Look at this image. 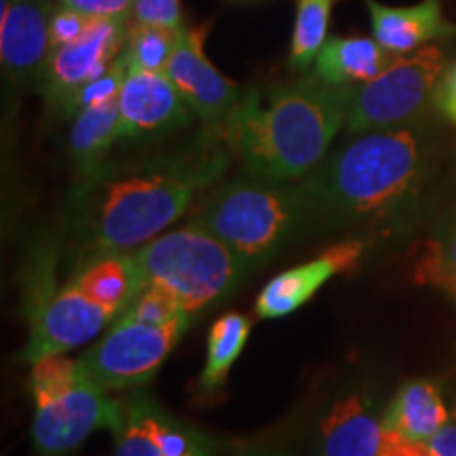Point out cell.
<instances>
[{"label":"cell","mask_w":456,"mask_h":456,"mask_svg":"<svg viewBox=\"0 0 456 456\" xmlns=\"http://www.w3.org/2000/svg\"><path fill=\"white\" fill-rule=\"evenodd\" d=\"M191 323L192 315L152 322L121 313L78 359L102 389H138L161 370Z\"/></svg>","instance_id":"9c48e42d"},{"label":"cell","mask_w":456,"mask_h":456,"mask_svg":"<svg viewBox=\"0 0 456 456\" xmlns=\"http://www.w3.org/2000/svg\"><path fill=\"white\" fill-rule=\"evenodd\" d=\"M134 256L144 285L161 288L192 317L228 298L252 271L248 262L195 222L159 235Z\"/></svg>","instance_id":"52a82bcc"},{"label":"cell","mask_w":456,"mask_h":456,"mask_svg":"<svg viewBox=\"0 0 456 456\" xmlns=\"http://www.w3.org/2000/svg\"><path fill=\"white\" fill-rule=\"evenodd\" d=\"M32 444L38 456H66L95 431H112L123 397H108L81 359L47 355L32 363Z\"/></svg>","instance_id":"8992f818"},{"label":"cell","mask_w":456,"mask_h":456,"mask_svg":"<svg viewBox=\"0 0 456 456\" xmlns=\"http://www.w3.org/2000/svg\"><path fill=\"white\" fill-rule=\"evenodd\" d=\"M444 70L446 55L440 45L429 43L412 53L393 57L379 77L351 87L346 131L368 134L414 121L436 98Z\"/></svg>","instance_id":"ba28073f"},{"label":"cell","mask_w":456,"mask_h":456,"mask_svg":"<svg viewBox=\"0 0 456 456\" xmlns=\"http://www.w3.org/2000/svg\"><path fill=\"white\" fill-rule=\"evenodd\" d=\"M226 165L228 155L220 151L106 163L74 184V243L87 258L142 248L174 224Z\"/></svg>","instance_id":"6da1fadb"},{"label":"cell","mask_w":456,"mask_h":456,"mask_svg":"<svg viewBox=\"0 0 456 456\" xmlns=\"http://www.w3.org/2000/svg\"><path fill=\"white\" fill-rule=\"evenodd\" d=\"M414 281L440 288L448 296L456 289V212L442 220L427 241L416 262Z\"/></svg>","instance_id":"603a6c76"},{"label":"cell","mask_w":456,"mask_h":456,"mask_svg":"<svg viewBox=\"0 0 456 456\" xmlns=\"http://www.w3.org/2000/svg\"><path fill=\"white\" fill-rule=\"evenodd\" d=\"M57 3L81 11L85 15L114 20V17H127L135 0H57Z\"/></svg>","instance_id":"f1b7e54d"},{"label":"cell","mask_w":456,"mask_h":456,"mask_svg":"<svg viewBox=\"0 0 456 456\" xmlns=\"http://www.w3.org/2000/svg\"><path fill=\"white\" fill-rule=\"evenodd\" d=\"M252 332V319L241 313H226L208 334V349H205V363L199 376V391L205 395H214L226 383L232 366L248 345Z\"/></svg>","instance_id":"44dd1931"},{"label":"cell","mask_w":456,"mask_h":456,"mask_svg":"<svg viewBox=\"0 0 456 456\" xmlns=\"http://www.w3.org/2000/svg\"><path fill=\"white\" fill-rule=\"evenodd\" d=\"M195 224L218 237L254 269L275 258L317 222L305 186L248 174L216 188Z\"/></svg>","instance_id":"5b68a950"},{"label":"cell","mask_w":456,"mask_h":456,"mask_svg":"<svg viewBox=\"0 0 456 456\" xmlns=\"http://www.w3.org/2000/svg\"><path fill=\"white\" fill-rule=\"evenodd\" d=\"M135 21L140 24L182 28L180 0H135L134 3Z\"/></svg>","instance_id":"83f0119b"},{"label":"cell","mask_w":456,"mask_h":456,"mask_svg":"<svg viewBox=\"0 0 456 456\" xmlns=\"http://www.w3.org/2000/svg\"><path fill=\"white\" fill-rule=\"evenodd\" d=\"M427 444L433 456H456V425L450 420Z\"/></svg>","instance_id":"1f68e13d"},{"label":"cell","mask_w":456,"mask_h":456,"mask_svg":"<svg viewBox=\"0 0 456 456\" xmlns=\"http://www.w3.org/2000/svg\"><path fill=\"white\" fill-rule=\"evenodd\" d=\"M118 98L89 106L77 114L70 131V159L77 182L91 178L108 163L106 155L118 142Z\"/></svg>","instance_id":"ffe728a7"},{"label":"cell","mask_w":456,"mask_h":456,"mask_svg":"<svg viewBox=\"0 0 456 456\" xmlns=\"http://www.w3.org/2000/svg\"><path fill=\"white\" fill-rule=\"evenodd\" d=\"M379 456H433V452L427 442L412 440V437H406L402 436V433L387 429L385 427V436L383 444H380Z\"/></svg>","instance_id":"f546056e"},{"label":"cell","mask_w":456,"mask_h":456,"mask_svg":"<svg viewBox=\"0 0 456 456\" xmlns=\"http://www.w3.org/2000/svg\"><path fill=\"white\" fill-rule=\"evenodd\" d=\"M184 28V26H182ZM182 28H165L135 21L127 32L125 53L129 68L148 72H165L171 53L182 34Z\"/></svg>","instance_id":"cb8c5ba5"},{"label":"cell","mask_w":456,"mask_h":456,"mask_svg":"<svg viewBox=\"0 0 456 456\" xmlns=\"http://www.w3.org/2000/svg\"><path fill=\"white\" fill-rule=\"evenodd\" d=\"M127 32L125 17H94L89 30L78 41L51 51L43 78L45 98L64 112L78 91L110 70L123 53Z\"/></svg>","instance_id":"8fae6325"},{"label":"cell","mask_w":456,"mask_h":456,"mask_svg":"<svg viewBox=\"0 0 456 456\" xmlns=\"http://www.w3.org/2000/svg\"><path fill=\"white\" fill-rule=\"evenodd\" d=\"M370 11L374 38L393 55H406L437 38H454L456 26L444 17L440 0H423L414 7H387L363 0Z\"/></svg>","instance_id":"e0dca14e"},{"label":"cell","mask_w":456,"mask_h":456,"mask_svg":"<svg viewBox=\"0 0 456 456\" xmlns=\"http://www.w3.org/2000/svg\"><path fill=\"white\" fill-rule=\"evenodd\" d=\"M49 0H3L0 13V57L13 81H41L51 57Z\"/></svg>","instance_id":"9a60e30c"},{"label":"cell","mask_w":456,"mask_h":456,"mask_svg":"<svg viewBox=\"0 0 456 456\" xmlns=\"http://www.w3.org/2000/svg\"><path fill=\"white\" fill-rule=\"evenodd\" d=\"M427 178L425 140L412 127L357 135L302 182L317 224L368 226L403 218Z\"/></svg>","instance_id":"3957f363"},{"label":"cell","mask_w":456,"mask_h":456,"mask_svg":"<svg viewBox=\"0 0 456 456\" xmlns=\"http://www.w3.org/2000/svg\"><path fill=\"white\" fill-rule=\"evenodd\" d=\"M450 420H452V423L456 425V402H454V406H452V410H450Z\"/></svg>","instance_id":"d6a6232c"},{"label":"cell","mask_w":456,"mask_h":456,"mask_svg":"<svg viewBox=\"0 0 456 456\" xmlns=\"http://www.w3.org/2000/svg\"><path fill=\"white\" fill-rule=\"evenodd\" d=\"M336 0H298L289 43V68L305 72L328 41V26Z\"/></svg>","instance_id":"7402d4cb"},{"label":"cell","mask_w":456,"mask_h":456,"mask_svg":"<svg viewBox=\"0 0 456 456\" xmlns=\"http://www.w3.org/2000/svg\"><path fill=\"white\" fill-rule=\"evenodd\" d=\"M383 423L387 429L412 440L429 442L444 425L450 423V412L444 403L440 387L425 379L403 383L387 403Z\"/></svg>","instance_id":"d6986e66"},{"label":"cell","mask_w":456,"mask_h":456,"mask_svg":"<svg viewBox=\"0 0 456 456\" xmlns=\"http://www.w3.org/2000/svg\"><path fill=\"white\" fill-rule=\"evenodd\" d=\"M385 436L383 412L372 391L336 397L319 420L313 456H379Z\"/></svg>","instance_id":"2e32d148"},{"label":"cell","mask_w":456,"mask_h":456,"mask_svg":"<svg viewBox=\"0 0 456 456\" xmlns=\"http://www.w3.org/2000/svg\"><path fill=\"white\" fill-rule=\"evenodd\" d=\"M450 298H452V300L456 302V289H454V292H452V294H450Z\"/></svg>","instance_id":"836d02e7"},{"label":"cell","mask_w":456,"mask_h":456,"mask_svg":"<svg viewBox=\"0 0 456 456\" xmlns=\"http://www.w3.org/2000/svg\"><path fill=\"white\" fill-rule=\"evenodd\" d=\"M118 142L167 134L186 125L195 114L167 74L138 68H129L118 95Z\"/></svg>","instance_id":"5bb4252c"},{"label":"cell","mask_w":456,"mask_h":456,"mask_svg":"<svg viewBox=\"0 0 456 456\" xmlns=\"http://www.w3.org/2000/svg\"><path fill=\"white\" fill-rule=\"evenodd\" d=\"M224 456H298V442L283 433H275L235 444Z\"/></svg>","instance_id":"4316f807"},{"label":"cell","mask_w":456,"mask_h":456,"mask_svg":"<svg viewBox=\"0 0 456 456\" xmlns=\"http://www.w3.org/2000/svg\"><path fill=\"white\" fill-rule=\"evenodd\" d=\"M208 30L209 24L182 28L178 45L169 57L165 74L178 89L182 100L191 106V110L201 121L218 127L241 100L243 89L235 81L226 78L205 57L203 45Z\"/></svg>","instance_id":"7c38bea8"},{"label":"cell","mask_w":456,"mask_h":456,"mask_svg":"<svg viewBox=\"0 0 456 456\" xmlns=\"http://www.w3.org/2000/svg\"><path fill=\"white\" fill-rule=\"evenodd\" d=\"M433 102H436L442 117L456 127V61L444 70L440 83H437Z\"/></svg>","instance_id":"4dcf8cb0"},{"label":"cell","mask_w":456,"mask_h":456,"mask_svg":"<svg viewBox=\"0 0 456 456\" xmlns=\"http://www.w3.org/2000/svg\"><path fill=\"white\" fill-rule=\"evenodd\" d=\"M127 72H129V61H127V53H125L123 49V53L117 57V61L110 66V70H108L104 77H100L98 81L89 83L87 87L78 91L61 114H64V117H77L78 112L85 110V108L104 104L108 100L118 98V95H121L125 78H127Z\"/></svg>","instance_id":"d4e9b609"},{"label":"cell","mask_w":456,"mask_h":456,"mask_svg":"<svg viewBox=\"0 0 456 456\" xmlns=\"http://www.w3.org/2000/svg\"><path fill=\"white\" fill-rule=\"evenodd\" d=\"M349 91L323 83L317 74L266 91L245 89L214 131L249 175L277 182L306 178L346 125Z\"/></svg>","instance_id":"7a4b0ae2"},{"label":"cell","mask_w":456,"mask_h":456,"mask_svg":"<svg viewBox=\"0 0 456 456\" xmlns=\"http://www.w3.org/2000/svg\"><path fill=\"white\" fill-rule=\"evenodd\" d=\"M144 288L134 254L112 252L85 258L60 288L38 285L28 317L26 362L66 355L104 332Z\"/></svg>","instance_id":"277c9868"},{"label":"cell","mask_w":456,"mask_h":456,"mask_svg":"<svg viewBox=\"0 0 456 456\" xmlns=\"http://www.w3.org/2000/svg\"><path fill=\"white\" fill-rule=\"evenodd\" d=\"M393 53L376 38H328L315 60V74L332 87H357L391 64Z\"/></svg>","instance_id":"ac0fdd59"},{"label":"cell","mask_w":456,"mask_h":456,"mask_svg":"<svg viewBox=\"0 0 456 456\" xmlns=\"http://www.w3.org/2000/svg\"><path fill=\"white\" fill-rule=\"evenodd\" d=\"M366 239H349L326 249L317 260L279 273L262 288L254 313L262 319L288 317L309 302L336 275H349L363 260Z\"/></svg>","instance_id":"4fadbf2b"},{"label":"cell","mask_w":456,"mask_h":456,"mask_svg":"<svg viewBox=\"0 0 456 456\" xmlns=\"http://www.w3.org/2000/svg\"><path fill=\"white\" fill-rule=\"evenodd\" d=\"M112 436L114 456H218L212 437L169 414L144 393L123 397Z\"/></svg>","instance_id":"30bf717a"},{"label":"cell","mask_w":456,"mask_h":456,"mask_svg":"<svg viewBox=\"0 0 456 456\" xmlns=\"http://www.w3.org/2000/svg\"><path fill=\"white\" fill-rule=\"evenodd\" d=\"M91 21H94V17L85 15L77 9L66 7V4L53 7V13H51V24H49L51 51L78 41V38H81L83 34L89 30Z\"/></svg>","instance_id":"484cf974"}]
</instances>
